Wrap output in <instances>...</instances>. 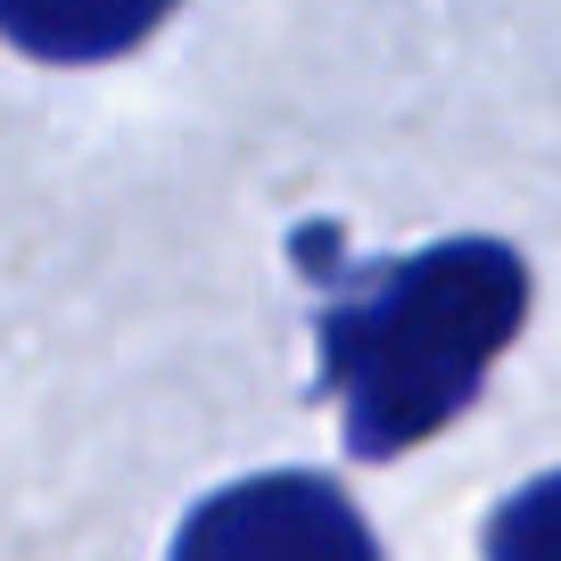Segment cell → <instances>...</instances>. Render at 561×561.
I'll return each instance as SVG.
<instances>
[{
    "label": "cell",
    "instance_id": "cell-1",
    "mask_svg": "<svg viewBox=\"0 0 561 561\" xmlns=\"http://www.w3.org/2000/svg\"><path fill=\"white\" fill-rule=\"evenodd\" d=\"M528 314V273L504 240H438L364 264L322 306V380L347 421V455L388 462L462 413Z\"/></svg>",
    "mask_w": 561,
    "mask_h": 561
},
{
    "label": "cell",
    "instance_id": "cell-2",
    "mask_svg": "<svg viewBox=\"0 0 561 561\" xmlns=\"http://www.w3.org/2000/svg\"><path fill=\"white\" fill-rule=\"evenodd\" d=\"M174 561H380L364 512L314 471H264L182 520Z\"/></svg>",
    "mask_w": 561,
    "mask_h": 561
},
{
    "label": "cell",
    "instance_id": "cell-3",
    "mask_svg": "<svg viewBox=\"0 0 561 561\" xmlns=\"http://www.w3.org/2000/svg\"><path fill=\"white\" fill-rule=\"evenodd\" d=\"M174 0H0V34L25 58L50 67H91V58L133 50Z\"/></svg>",
    "mask_w": 561,
    "mask_h": 561
},
{
    "label": "cell",
    "instance_id": "cell-4",
    "mask_svg": "<svg viewBox=\"0 0 561 561\" xmlns=\"http://www.w3.org/2000/svg\"><path fill=\"white\" fill-rule=\"evenodd\" d=\"M488 561H561V471L504 495L488 520Z\"/></svg>",
    "mask_w": 561,
    "mask_h": 561
}]
</instances>
